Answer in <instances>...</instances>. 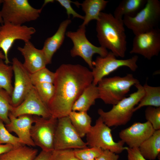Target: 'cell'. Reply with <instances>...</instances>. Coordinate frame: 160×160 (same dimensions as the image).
Returning <instances> with one entry per match:
<instances>
[{
    "mask_svg": "<svg viewBox=\"0 0 160 160\" xmlns=\"http://www.w3.org/2000/svg\"><path fill=\"white\" fill-rule=\"evenodd\" d=\"M87 145L74 128L68 116L57 119L54 150L83 148Z\"/></svg>",
    "mask_w": 160,
    "mask_h": 160,
    "instance_id": "cell-11",
    "label": "cell"
},
{
    "mask_svg": "<svg viewBox=\"0 0 160 160\" xmlns=\"http://www.w3.org/2000/svg\"><path fill=\"white\" fill-rule=\"evenodd\" d=\"M8 116L10 122L5 125L8 130L15 133L24 145L36 146L31 135V128L34 122L33 116L24 115L15 117L9 112Z\"/></svg>",
    "mask_w": 160,
    "mask_h": 160,
    "instance_id": "cell-17",
    "label": "cell"
},
{
    "mask_svg": "<svg viewBox=\"0 0 160 160\" xmlns=\"http://www.w3.org/2000/svg\"><path fill=\"white\" fill-rule=\"evenodd\" d=\"M98 98L99 96L97 86L92 83L84 89L75 102L72 111L87 112Z\"/></svg>",
    "mask_w": 160,
    "mask_h": 160,
    "instance_id": "cell-20",
    "label": "cell"
},
{
    "mask_svg": "<svg viewBox=\"0 0 160 160\" xmlns=\"http://www.w3.org/2000/svg\"><path fill=\"white\" fill-rule=\"evenodd\" d=\"M36 32L33 27L4 22L0 28V49L5 56L6 64L10 63L8 53L15 41L17 40L25 42L29 41Z\"/></svg>",
    "mask_w": 160,
    "mask_h": 160,
    "instance_id": "cell-12",
    "label": "cell"
},
{
    "mask_svg": "<svg viewBox=\"0 0 160 160\" xmlns=\"http://www.w3.org/2000/svg\"><path fill=\"white\" fill-rule=\"evenodd\" d=\"M3 123L0 120V144H10L14 148L24 145L18 137L11 134Z\"/></svg>",
    "mask_w": 160,
    "mask_h": 160,
    "instance_id": "cell-31",
    "label": "cell"
},
{
    "mask_svg": "<svg viewBox=\"0 0 160 160\" xmlns=\"http://www.w3.org/2000/svg\"><path fill=\"white\" fill-rule=\"evenodd\" d=\"M128 160H147L141 153L138 148L127 147Z\"/></svg>",
    "mask_w": 160,
    "mask_h": 160,
    "instance_id": "cell-36",
    "label": "cell"
},
{
    "mask_svg": "<svg viewBox=\"0 0 160 160\" xmlns=\"http://www.w3.org/2000/svg\"><path fill=\"white\" fill-rule=\"evenodd\" d=\"M124 26L123 19L102 12L96 22L97 36L100 46L110 50L116 57L121 58L125 57L127 49Z\"/></svg>",
    "mask_w": 160,
    "mask_h": 160,
    "instance_id": "cell-2",
    "label": "cell"
},
{
    "mask_svg": "<svg viewBox=\"0 0 160 160\" xmlns=\"http://www.w3.org/2000/svg\"><path fill=\"white\" fill-rule=\"evenodd\" d=\"M2 4L0 11L4 22L18 25L36 20L42 9L34 8L28 0H4Z\"/></svg>",
    "mask_w": 160,
    "mask_h": 160,
    "instance_id": "cell-6",
    "label": "cell"
},
{
    "mask_svg": "<svg viewBox=\"0 0 160 160\" xmlns=\"http://www.w3.org/2000/svg\"><path fill=\"white\" fill-rule=\"evenodd\" d=\"M0 59L5 60V57L2 51L0 50Z\"/></svg>",
    "mask_w": 160,
    "mask_h": 160,
    "instance_id": "cell-40",
    "label": "cell"
},
{
    "mask_svg": "<svg viewBox=\"0 0 160 160\" xmlns=\"http://www.w3.org/2000/svg\"><path fill=\"white\" fill-rule=\"evenodd\" d=\"M4 23V21L2 18V17L1 16V11H0V23H1L2 24H3ZM1 25H0V28Z\"/></svg>",
    "mask_w": 160,
    "mask_h": 160,
    "instance_id": "cell-41",
    "label": "cell"
},
{
    "mask_svg": "<svg viewBox=\"0 0 160 160\" xmlns=\"http://www.w3.org/2000/svg\"><path fill=\"white\" fill-rule=\"evenodd\" d=\"M145 114L147 121L151 124L155 130L160 129V107L147 106Z\"/></svg>",
    "mask_w": 160,
    "mask_h": 160,
    "instance_id": "cell-33",
    "label": "cell"
},
{
    "mask_svg": "<svg viewBox=\"0 0 160 160\" xmlns=\"http://www.w3.org/2000/svg\"><path fill=\"white\" fill-rule=\"evenodd\" d=\"M143 86L144 95L134 108V112L145 106L160 107V87L149 85L146 82Z\"/></svg>",
    "mask_w": 160,
    "mask_h": 160,
    "instance_id": "cell-25",
    "label": "cell"
},
{
    "mask_svg": "<svg viewBox=\"0 0 160 160\" xmlns=\"http://www.w3.org/2000/svg\"><path fill=\"white\" fill-rule=\"evenodd\" d=\"M12 64L15 80L11 96V105L15 107L23 102L34 86L31 81L30 73L23 63L16 57H14Z\"/></svg>",
    "mask_w": 160,
    "mask_h": 160,
    "instance_id": "cell-14",
    "label": "cell"
},
{
    "mask_svg": "<svg viewBox=\"0 0 160 160\" xmlns=\"http://www.w3.org/2000/svg\"><path fill=\"white\" fill-rule=\"evenodd\" d=\"M160 52V30L156 28L135 35L131 54L140 55L150 60L157 56Z\"/></svg>",
    "mask_w": 160,
    "mask_h": 160,
    "instance_id": "cell-13",
    "label": "cell"
},
{
    "mask_svg": "<svg viewBox=\"0 0 160 160\" xmlns=\"http://www.w3.org/2000/svg\"><path fill=\"white\" fill-rule=\"evenodd\" d=\"M52 151L42 150L33 160H51Z\"/></svg>",
    "mask_w": 160,
    "mask_h": 160,
    "instance_id": "cell-38",
    "label": "cell"
},
{
    "mask_svg": "<svg viewBox=\"0 0 160 160\" xmlns=\"http://www.w3.org/2000/svg\"><path fill=\"white\" fill-rule=\"evenodd\" d=\"M138 148L141 154L146 159H156L160 153V129L155 130Z\"/></svg>",
    "mask_w": 160,
    "mask_h": 160,
    "instance_id": "cell-23",
    "label": "cell"
},
{
    "mask_svg": "<svg viewBox=\"0 0 160 160\" xmlns=\"http://www.w3.org/2000/svg\"><path fill=\"white\" fill-rule=\"evenodd\" d=\"M71 22V20L68 19L63 21L60 23L55 33L45 41L41 49L44 55L47 64L51 63L54 55L63 44L66 29Z\"/></svg>",
    "mask_w": 160,
    "mask_h": 160,
    "instance_id": "cell-19",
    "label": "cell"
},
{
    "mask_svg": "<svg viewBox=\"0 0 160 160\" xmlns=\"http://www.w3.org/2000/svg\"><path fill=\"white\" fill-rule=\"evenodd\" d=\"M85 33V26L81 25L76 31H68L65 34L73 43V47L70 51L71 56L81 57L92 69L93 55L96 54L104 57L108 52L107 49L102 47L96 46L92 44L87 38Z\"/></svg>",
    "mask_w": 160,
    "mask_h": 160,
    "instance_id": "cell-8",
    "label": "cell"
},
{
    "mask_svg": "<svg viewBox=\"0 0 160 160\" xmlns=\"http://www.w3.org/2000/svg\"><path fill=\"white\" fill-rule=\"evenodd\" d=\"M11 97L6 90L0 88V120L6 124L10 122L8 115L12 107Z\"/></svg>",
    "mask_w": 160,
    "mask_h": 160,
    "instance_id": "cell-28",
    "label": "cell"
},
{
    "mask_svg": "<svg viewBox=\"0 0 160 160\" xmlns=\"http://www.w3.org/2000/svg\"><path fill=\"white\" fill-rule=\"evenodd\" d=\"M103 150L95 147L73 149L75 155L79 160H95Z\"/></svg>",
    "mask_w": 160,
    "mask_h": 160,
    "instance_id": "cell-30",
    "label": "cell"
},
{
    "mask_svg": "<svg viewBox=\"0 0 160 160\" xmlns=\"http://www.w3.org/2000/svg\"><path fill=\"white\" fill-rule=\"evenodd\" d=\"M160 20V2L147 0L144 7L135 16H124V25L135 35L145 33L158 28Z\"/></svg>",
    "mask_w": 160,
    "mask_h": 160,
    "instance_id": "cell-5",
    "label": "cell"
},
{
    "mask_svg": "<svg viewBox=\"0 0 160 160\" xmlns=\"http://www.w3.org/2000/svg\"><path fill=\"white\" fill-rule=\"evenodd\" d=\"M54 95L47 105L51 115L59 118L68 116L84 89L92 84L91 71L79 64H63L56 70Z\"/></svg>",
    "mask_w": 160,
    "mask_h": 160,
    "instance_id": "cell-1",
    "label": "cell"
},
{
    "mask_svg": "<svg viewBox=\"0 0 160 160\" xmlns=\"http://www.w3.org/2000/svg\"><path fill=\"white\" fill-rule=\"evenodd\" d=\"M14 148L10 144H0V155L9 151Z\"/></svg>",
    "mask_w": 160,
    "mask_h": 160,
    "instance_id": "cell-39",
    "label": "cell"
},
{
    "mask_svg": "<svg viewBox=\"0 0 160 160\" xmlns=\"http://www.w3.org/2000/svg\"><path fill=\"white\" fill-rule=\"evenodd\" d=\"M51 160H79L75 155L73 149L54 150Z\"/></svg>",
    "mask_w": 160,
    "mask_h": 160,
    "instance_id": "cell-34",
    "label": "cell"
},
{
    "mask_svg": "<svg viewBox=\"0 0 160 160\" xmlns=\"http://www.w3.org/2000/svg\"><path fill=\"white\" fill-rule=\"evenodd\" d=\"M86 136V143L90 147L98 148L117 154L126 149V147L124 146V143L121 140L118 142L114 141L110 127L100 116Z\"/></svg>",
    "mask_w": 160,
    "mask_h": 160,
    "instance_id": "cell-7",
    "label": "cell"
},
{
    "mask_svg": "<svg viewBox=\"0 0 160 160\" xmlns=\"http://www.w3.org/2000/svg\"><path fill=\"white\" fill-rule=\"evenodd\" d=\"M134 86L137 89L136 91L113 105L110 111L106 112L101 108L98 110L100 117L109 127L124 125L131 120L134 108L144 94L143 86L140 83Z\"/></svg>",
    "mask_w": 160,
    "mask_h": 160,
    "instance_id": "cell-3",
    "label": "cell"
},
{
    "mask_svg": "<svg viewBox=\"0 0 160 160\" xmlns=\"http://www.w3.org/2000/svg\"><path fill=\"white\" fill-rule=\"evenodd\" d=\"M33 116L34 124L31 128V135L35 145L43 151H53L57 119L52 116L48 119Z\"/></svg>",
    "mask_w": 160,
    "mask_h": 160,
    "instance_id": "cell-10",
    "label": "cell"
},
{
    "mask_svg": "<svg viewBox=\"0 0 160 160\" xmlns=\"http://www.w3.org/2000/svg\"><path fill=\"white\" fill-rule=\"evenodd\" d=\"M4 2V0H0V5L1 4H3Z\"/></svg>",
    "mask_w": 160,
    "mask_h": 160,
    "instance_id": "cell-42",
    "label": "cell"
},
{
    "mask_svg": "<svg viewBox=\"0 0 160 160\" xmlns=\"http://www.w3.org/2000/svg\"><path fill=\"white\" fill-rule=\"evenodd\" d=\"M68 116L73 126L80 137L86 136L92 127V118L87 112L72 111Z\"/></svg>",
    "mask_w": 160,
    "mask_h": 160,
    "instance_id": "cell-24",
    "label": "cell"
},
{
    "mask_svg": "<svg viewBox=\"0 0 160 160\" xmlns=\"http://www.w3.org/2000/svg\"><path fill=\"white\" fill-rule=\"evenodd\" d=\"M13 73L12 66L6 64L0 59V88L4 89L11 96L13 89L12 84Z\"/></svg>",
    "mask_w": 160,
    "mask_h": 160,
    "instance_id": "cell-27",
    "label": "cell"
},
{
    "mask_svg": "<svg viewBox=\"0 0 160 160\" xmlns=\"http://www.w3.org/2000/svg\"><path fill=\"white\" fill-rule=\"evenodd\" d=\"M138 59V56L135 55L126 59H118L110 51L105 57H97L92 62L93 68L91 71L93 77L92 83L97 85L102 79L122 67H126L132 71H135L138 68L137 62Z\"/></svg>",
    "mask_w": 160,
    "mask_h": 160,
    "instance_id": "cell-9",
    "label": "cell"
},
{
    "mask_svg": "<svg viewBox=\"0 0 160 160\" xmlns=\"http://www.w3.org/2000/svg\"><path fill=\"white\" fill-rule=\"evenodd\" d=\"M10 112L15 117L24 115L47 119L52 116L47 105L41 99L34 86L23 102L17 107H12Z\"/></svg>",
    "mask_w": 160,
    "mask_h": 160,
    "instance_id": "cell-15",
    "label": "cell"
},
{
    "mask_svg": "<svg viewBox=\"0 0 160 160\" xmlns=\"http://www.w3.org/2000/svg\"><path fill=\"white\" fill-rule=\"evenodd\" d=\"M17 49L24 57V67L30 74L46 67L47 64L42 50L36 48L30 41L25 42L23 47H18Z\"/></svg>",
    "mask_w": 160,
    "mask_h": 160,
    "instance_id": "cell-18",
    "label": "cell"
},
{
    "mask_svg": "<svg viewBox=\"0 0 160 160\" xmlns=\"http://www.w3.org/2000/svg\"><path fill=\"white\" fill-rule=\"evenodd\" d=\"M55 77V72L50 71L46 67L30 74L31 81L34 86L45 83L53 84Z\"/></svg>",
    "mask_w": 160,
    "mask_h": 160,
    "instance_id": "cell-29",
    "label": "cell"
},
{
    "mask_svg": "<svg viewBox=\"0 0 160 160\" xmlns=\"http://www.w3.org/2000/svg\"><path fill=\"white\" fill-rule=\"evenodd\" d=\"M118 154L107 150H103L100 155L95 160H118Z\"/></svg>",
    "mask_w": 160,
    "mask_h": 160,
    "instance_id": "cell-37",
    "label": "cell"
},
{
    "mask_svg": "<svg viewBox=\"0 0 160 160\" xmlns=\"http://www.w3.org/2000/svg\"><path fill=\"white\" fill-rule=\"evenodd\" d=\"M38 152L37 149L23 145L0 155V160H33Z\"/></svg>",
    "mask_w": 160,
    "mask_h": 160,
    "instance_id": "cell-26",
    "label": "cell"
},
{
    "mask_svg": "<svg viewBox=\"0 0 160 160\" xmlns=\"http://www.w3.org/2000/svg\"><path fill=\"white\" fill-rule=\"evenodd\" d=\"M147 0H123L115 9L114 17L122 20L124 16L133 17L145 6Z\"/></svg>",
    "mask_w": 160,
    "mask_h": 160,
    "instance_id": "cell-21",
    "label": "cell"
},
{
    "mask_svg": "<svg viewBox=\"0 0 160 160\" xmlns=\"http://www.w3.org/2000/svg\"><path fill=\"white\" fill-rule=\"evenodd\" d=\"M39 97L47 105L53 97L55 92L53 84L42 83L34 86Z\"/></svg>",
    "mask_w": 160,
    "mask_h": 160,
    "instance_id": "cell-32",
    "label": "cell"
},
{
    "mask_svg": "<svg viewBox=\"0 0 160 160\" xmlns=\"http://www.w3.org/2000/svg\"><path fill=\"white\" fill-rule=\"evenodd\" d=\"M140 83L130 73L122 77H104L97 85L99 98L106 104L115 105L126 97L132 86Z\"/></svg>",
    "mask_w": 160,
    "mask_h": 160,
    "instance_id": "cell-4",
    "label": "cell"
},
{
    "mask_svg": "<svg viewBox=\"0 0 160 160\" xmlns=\"http://www.w3.org/2000/svg\"><path fill=\"white\" fill-rule=\"evenodd\" d=\"M109 1L104 0H86L80 4L85 15L81 25L85 26L91 20H97L101 11L105 8Z\"/></svg>",
    "mask_w": 160,
    "mask_h": 160,
    "instance_id": "cell-22",
    "label": "cell"
},
{
    "mask_svg": "<svg viewBox=\"0 0 160 160\" xmlns=\"http://www.w3.org/2000/svg\"><path fill=\"white\" fill-rule=\"evenodd\" d=\"M155 130L151 124L135 122L130 127L121 130L119 133L120 138L130 148H139L150 137Z\"/></svg>",
    "mask_w": 160,
    "mask_h": 160,
    "instance_id": "cell-16",
    "label": "cell"
},
{
    "mask_svg": "<svg viewBox=\"0 0 160 160\" xmlns=\"http://www.w3.org/2000/svg\"><path fill=\"white\" fill-rule=\"evenodd\" d=\"M56 1L65 8L68 18L70 15H71L73 18L77 17L84 20V16L76 12L73 9L71 5V3H73L76 6L79 7L80 5V3L78 2H73L70 0H57Z\"/></svg>",
    "mask_w": 160,
    "mask_h": 160,
    "instance_id": "cell-35",
    "label": "cell"
}]
</instances>
